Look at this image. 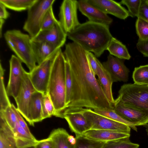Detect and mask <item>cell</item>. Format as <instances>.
Here are the masks:
<instances>
[{
    "mask_svg": "<svg viewBox=\"0 0 148 148\" xmlns=\"http://www.w3.org/2000/svg\"><path fill=\"white\" fill-rule=\"evenodd\" d=\"M66 62L60 49L53 64L47 92L55 109L54 116L62 118H64L63 114L66 109Z\"/></svg>",
    "mask_w": 148,
    "mask_h": 148,
    "instance_id": "obj_3",
    "label": "cell"
},
{
    "mask_svg": "<svg viewBox=\"0 0 148 148\" xmlns=\"http://www.w3.org/2000/svg\"><path fill=\"white\" fill-rule=\"evenodd\" d=\"M97 75L98 77V80L106 97L113 106L115 101L112 91V85L113 82L110 75L101 63L99 65Z\"/></svg>",
    "mask_w": 148,
    "mask_h": 148,
    "instance_id": "obj_23",
    "label": "cell"
},
{
    "mask_svg": "<svg viewBox=\"0 0 148 148\" xmlns=\"http://www.w3.org/2000/svg\"><path fill=\"white\" fill-rule=\"evenodd\" d=\"M87 57L90 66L95 75H97L101 63L96 57L91 52L87 51Z\"/></svg>",
    "mask_w": 148,
    "mask_h": 148,
    "instance_id": "obj_38",
    "label": "cell"
},
{
    "mask_svg": "<svg viewBox=\"0 0 148 148\" xmlns=\"http://www.w3.org/2000/svg\"><path fill=\"white\" fill-rule=\"evenodd\" d=\"M6 8L3 4L0 2V18L5 20L9 17L10 14Z\"/></svg>",
    "mask_w": 148,
    "mask_h": 148,
    "instance_id": "obj_43",
    "label": "cell"
},
{
    "mask_svg": "<svg viewBox=\"0 0 148 148\" xmlns=\"http://www.w3.org/2000/svg\"><path fill=\"white\" fill-rule=\"evenodd\" d=\"M132 78L134 84L148 86V64L135 67Z\"/></svg>",
    "mask_w": 148,
    "mask_h": 148,
    "instance_id": "obj_28",
    "label": "cell"
},
{
    "mask_svg": "<svg viewBox=\"0 0 148 148\" xmlns=\"http://www.w3.org/2000/svg\"><path fill=\"white\" fill-rule=\"evenodd\" d=\"M31 43L34 55L38 65L41 64L60 49L45 42L32 40Z\"/></svg>",
    "mask_w": 148,
    "mask_h": 148,
    "instance_id": "obj_20",
    "label": "cell"
},
{
    "mask_svg": "<svg viewBox=\"0 0 148 148\" xmlns=\"http://www.w3.org/2000/svg\"><path fill=\"white\" fill-rule=\"evenodd\" d=\"M65 85L66 109L70 102L72 90V81L70 68L66 61L65 68Z\"/></svg>",
    "mask_w": 148,
    "mask_h": 148,
    "instance_id": "obj_36",
    "label": "cell"
},
{
    "mask_svg": "<svg viewBox=\"0 0 148 148\" xmlns=\"http://www.w3.org/2000/svg\"><path fill=\"white\" fill-rule=\"evenodd\" d=\"M135 27L139 39L142 40H148V22L140 18H137Z\"/></svg>",
    "mask_w": 148,
    "mask_h": 148,
    "instance_id": "obj_34",
    "label": "cell"
},
{
    "mask_svg": "<svg viewBox=\"0 0 148 148\" xmlns=\"http://www.w3.org/2000/svg\"><path fill=\"white\" fill-rule=\"evenodd\" d=\"M115 101L148 112V86L128 84L121 86Z\"/></svg>",
    "mask_w": 148,
    "mask_h": 148,
    "instance_id": "obj_5",
    "label": "cell"
},
{
    "mask_svg": "<svg viewBox=\"0 0 148 148\" xmlns=\"http://www.w3.org/2000/svg\"><path fill=\"white\" fill-rule=\"evenodd\" d=\"M130 138H123L105 143L103 148H138L139 145L132 142Z\"/></svg>",
    "mask_w": 148,
    "mask_h": 148,
    "instance_id": "obj_30",
    "label": "cell"
},
{
    "mask_svg": "<svg viewBox=\"0 0 148 148\" xmlns=\"http://www.w3.org/2000/svg\"><path fill=\"white\" fill-rule=\"evenodd\" d=\"M67 36L86 51L94 53L97 57L106 50L113 37L109 26L89 21L80 24L68 33Z\"/></svg>",
    "mask_w": 148,
    "mask_h": 148,
    "instance_id": "obj_2",
    "label": "cell"
},
{
    "mask_svg": "<svg viewBox=\"0 0 148 148\" xmlns=\"http://www.w3.org/2000/svg\"><path fill=\"white\" fill-rule=\"evenodd\" d=\"M22 62L14 55H12L9 61L10 75L6 90L8 97H12L14 99L20 91L26 72L23 67Z\"/></svg>",
    "mask_w": 148,
    "mask_h": 148,
    "instance_id": "obj_9",
    "label": "cell"
},
{
    "mask_svg": "<svg viewBox=\"0 0 148 148\" xmlns=\"http://www.w3.org/2000/svg\"><path fill=\"white\" fill-rule=\"evenodd\" d=\"M89 4L103 12L112 15L124 20L129 16L128 10L122 6L120 3L110 0H87Z\"/></svg>",
    "mask_w": 148,
    "mask_h": 148,
    "instance_id": "obj_16",
    "label": "cell"
},
{
    "mask_svg": "<svg viewBox=\"0 0 148 148\" xmlns=\"http://www.w3.org/2000/svg\"><path fill=\"white\" fill-rule=\"evenodd\" d=\"M67 36V34L58 20L52 27L41 31L35 38L32 39V40L46 42L60 49L65 44Z\"/></svg>",
    "mask_w": 148,
    "mask_h": 148,
    "instance_id": "obj_14",
    "label": "cell"
},
{
    "mask_svg": "<svg viewBox=\"0 0 148 148\" xmlns=\"http://www.w3.org/2000/svg\"><path fill=\"white\" fill-rule=\"evenodd\" d=\"M74 148H103L106 143L97 141L82 135L76 136Z\"/></svg>",
    "mask_w": 148,
    "mask_h": 148,
    "instance_id": "obj_29",
    "label": "cell"
},
{
    "mask_svg": "<svg viewBox=\"0 0 148 148\" xmlns=\"http://www.w3.org/2000/svg\"><path fill=\"white\" fill-rule=\"evenodd\" d=\"M147 124H148V123Z\"/></svg>",
    "mask_w": 148,
    "mask_h": 148,
    "instance_id": "obj_48",
    "label": "cell"
},
{
    "mask_svg": "<svg viewBox=\"0 0 148 148\" xmlns=\"http://www.w3.org/2000/svg\"><path fill=\"white\" fill-rule=\"evenodd\" d=\"M58 50L29 72L30 80L35 89L44 94L47 93L52 67Z\"/></svg>",
    "mask_w": 148,
    "mask_h": 148,
    "instance_id": "obj_7",
    "label": "cell"
},
{
    "mask_svg": "<svg viewBox=\"0 0 148 148\" xmlns=\"http://www.w3.org/2000/svg\"><path fill=\"white\" fill-rule=\"evenodd\" d=\"M5 20L0 18V37H1L3 25L4 23Z\"/></svg>",
    "mask_w": 148,
    "mask_h": 148,
    "instance_id": "obj_44",
    "label": "cell"
},
{
    "mask_svg": "<svg viewBox=\"0 0 148 148\" xmlns=\"http://www.w3.org/2000/svg\"><path fill=\"white\" fill-rule=\"evenodd\" d=\"M55 109L51 98L47 93L44 94L42 102V115L43 119L54 116Z\"/></svg>",
    "mask_w": 148,
    "mask_h": 148,
    "instance_id": "obj_32",
    "label": "cell"
},
{
    "mask_svg": "<svg viewBox=\"0 0 148 148\" xmlns=\"http://www.w3.org/2000/svg\"><path fill=\"white\" fill-rule=\"evenodd\" d=\"M106 50L109 51L111 55L121 59L129 60L131 58V56L125 46L113 37Z\"/></svg>",
    "mask_w": 148,
    "mask_h": 148,
    "instance_id": "obj_25",
    "label": "cell"
},
{
    "mask_svg": "<svg viewBox=\"0 0 148 148\" xmlns=\"http://www.w3.org/2000/svg\"><path fill=\"white\" fill-rule=\"evenodd\" d=\"M36 91L31 81L29 72H26L20 91L14 99L17 105V110L28 122L32 95Z\"/></svg>",
    "mask_w": 148,
    "mask_h": 148,
    "instance_id": "obj_11",
    "label": "cell"
},
{
    "mask_svg": "<svg viewBox=\"0 0 148 148\" xmlns=\"http://www.w3.org/2000/svg\"><path fill=\"white\" fill-rule=\"evenodd\" d=\"M44 94L37 91L32 94L29 106L28 123L34 126L35 123L42 121V102Z\"/></svg>",
    "mask_w": 148,
    "mask_h": 148,
    "instance_id": "obj_21",
    "label": "cell"
},
{
    "mask_svg": "<svg viewBox=\"0 0 148 148\" xmlns=\"http://www.w3.org/2000/svg\"><path fill=\"white\" fill-rule=\"evenodd\" d=\"M102 64L110 75L113 82L128 81L130 71L121 59L110 54Z\"/></svg>",
    "mask_w": 148,
    "mask_h": 148,
    "instance_id": "obj_15",
    "label": "cell"
},
{
    "mask_svg": "<svg viewBox=\"0 0 148 148\" xmlns=\"http://www.w3.org/2000/svg\"><path fill=\"white\" fill-rule=\"evenodd\" d=\"M0 117L4 119L12 130L14 129L17 121L15 113L12 107V104L0 111Z\"/></svg>",
    "mask_w": 148,
    "mask_h": 148,
    "instance_id": "obj_33",
    "label": "cell"
},
{
    "mask_svg": "<svg viewBox=\"0 0 148 148\" xmlns=\"http://www.w3.org/2000/svg\"><path fill=\"white\" fill-rule=\"evenodd\" d=\"M14 136L16 148H26L34 146L38 142L33 135L29 134L17 122L12 130Z\"/></svg>",
    "mask_w": 148,
    "mask_h": 148,
    "instance_id": "obj_22",
    "label": "cell"
},
{
    "mask_svg": "<svg viewBox=\"0 0 148 148\" xmlns=\"http://www.w3.org/2000/svg\"><path fill=\"white\" fill-rule=\"evenodd\" d=\"M58 21L54 16L53 7H51L48 10L44 17L41 25V31L50 29Z\"/></svg>",
    "mask_w": 148,
    "mask_h": 148,
    "instance_id": "obj_37",
    "label": "cell"
},
{
    "mask_svg": "<svg viewBox=\"0 0 148 148\" xmlns=\"http://www.w3.org/2000/svg\"><path fill=\"white\" fill-rule=\"evenodd\" d=\"M141 0H122L119 3L126 6L128 9L129 16L137 17L139 13Z\"/></svg>",
    "mask_w": 148,
    "mask_h": 148,
    "instance_id": "obj_35",
    "label": "cell"
},
{
    "mask_svg": "<svg viewBox=\"0 0 148 148\" xmlns=\"http://www.w3.org/2000/svg\"><path fill=\"white\" fill-rule=\"evenodd\" d=\"M0 148H16L12 130L2 118H0Z\"/></svg>",
    "mask_w": 148,
    "mask_h": 148,
    "instance_id": "obj_24",
    "label": "cell"
},
{
    "mask_svg": "<svg viewBox=\"0 0 148 148\" xmlns=\"http://www.w3.org/2000/svg\"><path fill=\"white\" fill-rule=\"evenodd\" d=\"M55 0H36L27 10V17L23 28L32 39L35 38L41 31L42 23L48 10Z\"/></svg>",
    "mask_w": 148,
    "mask_h": 148,
    "instance_id": "obj_6",
    "label": "cell"
},
{
    "mask_svg": "<svg viewBox=\"0 0 148 148\" xmlns=\"http://www.w3.org/2000/svg\"><path fill=\"white\" fill-rule=\"evenodd\" d=\"M84 108H68L64 111L63 116L71 131L76 136L82 135L91 129V126L84 115Z\"/></svg>",
    "mask_w": 148,
    "mask_h": 148,
    "instance_id": "obj_12",
    "label": "cell"
},
{
    "mask_svg": "<svg viewBox=\"0 0 148 148\" xmlns=\"http://www.w3.org/2000/svg\"><path fill=\"white\" fill-rule=\"evenodd\" d=\"M136 47L144 56L148 57V39L142 40L138 39Z\"/></svg>",
    "mask_w": 148,
    "mask_h": 148,
    "instance_id": "obj_41",
    "label": "cell"
},
{
    "mask_svg": "<svg viewBox=\"0 0 148 148\" xmlns=\"http://www.w3.org/2000/svg\"><path fill=\"white\" fill-rule=\"evenodd\" d=\"M63 53L70 67L72 81L70 102L66 109H113L91 69L87 51L73 42L66 45Z\"/></svg>",
    "mask_w": 148,
    "mask_h": 148,
    "instance_id": "obj_1",
    "label": "cell"
},
{
    "mask_svg": "<svg viewBox=\"0 0 148 148\" xmlns=\"http://www.w3.org/2000/svg\"><path fill=\"white\" fill-rule=\"evenodd\" d=\"M0 111L4 110L7 107L10 106L11 103L8 96L4 82L3 76L5 70L0 63Z\"/></svg>",
    "mask_w": 148,
    "mask_h": 148,
    "instance_id": "obj_31",
    "label": "cell"
},
{
    "mask_svg": "<svg viewBox=\"0 0 148 148\" xmlns=\"http://www.w3.org/2000/svg\"><path fill=\"white\" fill-rule=\"evenodd\" d=\"M146 128V131L148 136V124H147L144 126Z\"/></svg>",
    "mask_w": 148,
    "mask_h": 148,
    "instance_id": "obj_45",
    "label": "cell"
},
{
    "mask_svg": "<svg viewBox=\"0 0 148 148\" xmlns=\"http://www.w3.org/2000/svg\"><path fill=\"white\" fill-rule=\"evenodd\" d=\"M113 109L127 121L136 126H144L148 123V112L114 101Z\"/></svg>",
    "mask_w": 148,
    "mask_h": 148,
    "instance_id": "obj_13",
    "label": "cell"
},
{
    "mask_svg": "<svg viewBox=\"0 0 148 148\" xmlns=\"http://www.w3.org/2000/svg\"><path fill=\"white\" fill-rule=\"evenodd\" d=\"M78 1L64 0L60 7L59 21L65 32L67 34L75 29L80 24L78 20Z\"/></svg>",
    "mask_w": 148,
    "mask_h": 148,
    "instance_id": "obj_10",
    "label": "cell"
},
{
    "mask_svg": "<svg viewBox=\"0 0 148 148\" xmlns=\"http://www.w3.org/2000/svg\"><path fill=\"white\" fill-rule=\"evenodd\" d=\"M146 3L148 5V0H145Z\"/></svg>",
    "mask_w": 148,
    "mask_h": 148,
    "instance_id": "obj_47",
    "label": "cell"
},
{
    "mask_svg": "<svg viewBox=\"0 0 148 148\" xmlns=\"http://www.w3.org/2000/svg\"><path fill=\"white\" fill-rule=\"evenodd\" d=\"M83 114L91 126V129L106 130L130 134L129 126L100 115L90 108H84Z\"/></svg>",
    "mask_w": 148,
    "mask_h": 148,
    "instance_id": "obj_8",
    "label": "cell"
},
{
    "mask_svg": "<svg viewBox=\"0 0 148 148\" xmlns=\"http://www.w3.org/2000/svg\"><path fill=\"white\" fill-rule=\"evenodd\" d=\"M26 148H34V146H32V147H27Z\"/></svg>",
    "mask_w": 148,
    "mask_h": 148,
    "instance_id": "obj_46",
    "label": "cell"
},
{
    "mask_svg": "<svg viewBox=\"0 0 148 148\" xmlns=\"http://www.w3.org/2000/svg\"><path fill=\"white\" fill-rule=\"evenodd\" d=\"M12 107L17 117V123L19 125L24 129L30 135H32L27 124L22 117L21 114L13 104H12Z\"/></svg>",
    "mask_w": 148,
    "mask_h": 148,
    "instance_id": "obj_39",
    "label": "cell"
},
{
    "mask_svg": "<svg viewBox=\"0 0 148 148\" xmlns=\"http://www.w3.org/2000/svg\"><path fill=\"white\" fill-rule=\"evenodd\" d=\"M96 113L114 121L126 125L134 130L137 131V129L134 125L123 119L113 109H95L93 110Z\"/></svg>",
    "mask_w": 148,
    "mask_h": 148,
    "instance_id": "obj_27",
    "label": "cell"
},
{
    "mask_svg": "<svg viewBox=\"0 0 148 148\" xmlns=\"http://www.w3.org/2000/svg\"><path fill=\"white\" fill-rule=\"evenodd\" d=\"M34 147V148H54L52 141L49 138L38 140Z\"/></svg>",
    "mask_w": 148,
    "mask_h": 148,
    "instance_id": "obj_42",
    "label": "cell"
},
{
    "mask_svg": "<svg viewBox=\"0 0 148 148\" xmlns=\"http://www.w3.org/2000/svg\"><path fill=\"white\" fill-rule=\"evenodd\" d=\"M36 0H0L6 8L16 11L28 10Z\"/></svg>",
    "mask_w": 148,
    "mask_h": 148,
    "instance_id": "obj_26",
    "label": "cell"
},
{
    "mask_svg": "<svg viewBox=\"0 0 148 148\" xmlns=\"http://www.w3.org/2000/svg\"><path fill=\"white\" fill-rule=\"evenodd\" d=\"M140 18L148 22V5L145 0H141L137 18Z\"/></svg>",
    "mask_w": 148,
    "mask_h": 148,
    "instance_id": "obj_40",
    "label": "cell"
},
{
    "mask_svg": "<svg viewBox=\"0 0 148 148\" xmlns=\"http://www.w3.org/2000/svg\"><path fill=\"white\" fill-rule=\"evenodd\" d=\"M48 138L52 141L54 148H74L75 138L69 135L64 128L53 130Z\"/></svg>",
    "mask_w": 148,
    "mask_h": 148,
    "instance_id": "obj_19",
    "label": "cell"
},
{
    "mask_svg": "<svg viewBox=\"0 0 148 148\" xmlns=\"http://www.w3.org/2000/svg\"><path fill=\"white\" fill-rule=\"evenodd\" d=\"M5 40L10 49L29 71L36 66L32 46V38L29 34L19 30L7 31L4 34Z\"/></svg>",
    "mask_w": 148,
    "mask_h": 148,
    "instance_id": "obj_4",
    "label": "cell"
},
{
    "mask_svg": "<svg viewBox=\"0 0 148 148\" xmlns=\"http://www.w3.org/2000/svg\"><path fill=\"white\" fill-rule=\"evenodd\" d=\"M78 8L89 21L109 26L112 19L108 15L88 2L87 0L78 1Z\"/></svg>",
    "mask_w": 148,
    "mask_h": 148,
    "instance_id": "obj_17",
    "label": "cell"
},
{
    "mask_svg": "<svg viewBox=\"0 0 148 148\" xmlns=\"http://www.w3.org/2000/svg\"><path fill=\"white\" fill-rule=\"evenodd\" d=\"M82 135L93 140L106 143L122 138H130V134L112 130L90 129L84 133Z\"/></svg>",
    "mask_w": 148,
    "mask_h": 148,
    "instance_id": "obj_18",
    "label": "cell"
}]
</instances>
